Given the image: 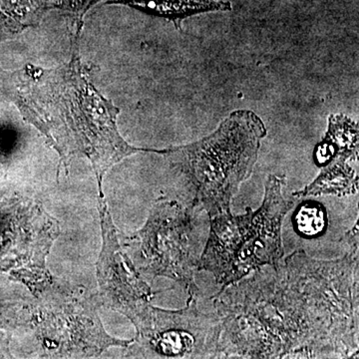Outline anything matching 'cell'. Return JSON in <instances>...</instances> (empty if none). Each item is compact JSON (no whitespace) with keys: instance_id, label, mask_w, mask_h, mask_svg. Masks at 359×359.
Here are the masks:
<instances>
[{"instance_id":"6da1fadb","label":"cell","mask_w":359,"mask_h":359,"mask_svg":"<svg viewBox=\"0 0 359 359\" xmlns=\"http://www.w3.org/2000/svg\"><path fill=\"white\" fill-rule=\"evenodd\" d=\"M212 299L219 358H348L358 346V248L335 261L295 250Z\"/></svg>"},{"instance_id":"7a4b0ae2","label":"cell","mask_w":359,"mask_h":359,"mask_svg":"<svg viewBox=\"0 0 359 359\" xmlns=\"http://www.w3.org/2000/svg\"><path fill=\"white\" fill-rule=\"evenodd\" d=\"M79 40L73 39L70 61L58 67L0 69V90L43 135L65 168L74 158L90 161L104 197V176L115 164L137 153L164 155L167 149L137 148L124 140L117 127L120 109L90 80L80 59Z\"/></svg>"},{"instance_id":"3957f363","label":"cell","mask_w":359,"mask_h":359,"mask_svg":"<svg viewBox=\"0 0 359 359\" xmlns=\"http://www.w3.org/2000/svg\"><path fill=\"white\" fill-rule=\"evenodd\" d=\"M268 130L250 110L231 112L209 136L167 149L166 156L192 187L193 204L210 219L230 215L231 201L256 166Z\"/></svg>"},{"instance_id":"277c9868","label":"cell","mask_w":359,"mask_h":359,"mask_svg":"<svg viewBox=\"0 0 359 359\" xmlns=\"http://www.w3.org/2000/svg\"><path fill=\"white\" fill-rule=\"evenodd\" d=\"M287 177L269 175L263 204L256 211L210 219L209 238L201 255L198 271L214 276L222 289L243 280L264 266L280 263L283 257V219L295 199L285 198Z\"/></svg>"},{"instance_id":"5b68a950","label":"cell","mask_w":359,"mask_h":359,"mask_svg":"<svg viewBox=\"0 0 359 359\" xmlns=\"http://www.w3.org/2000/svg\"><path fill=\"white\" fill-rule=\"evenodd\" d=\"M34 297L30 327L47 358H95L111 346L127 348L133 340L106 332L99 318V295L83 285L53 278Z\"/></svg>"},{"instance_id":"8992f818","label":"cell","mask_w":359,"mask_h":359,"mask_svg":"<svg viewBox=\"0 0 359 359\" xmlns=\"http://www.w3.org/2000/svg\"><path fill=\"white\" fill-rule=\"evenodd\" d=\"M174 201L160 199L151 210L145 226L125 238L127 249L134 250L132 259L137 271L153 276H165L183 285L189 297H200L195 283L200 261V231L197 212ZM122 243V242H121Z\"/></svg>"},{"instance_id":"52a82bcc","label":"cell","mask_w":359,"mask_h":359,"mask_svg":"<svg viewBox=\"0 0 359 359\" xmlns=\"http://www.w3.org/2000/svg\"><path fill=\"white\" fill-rule=\"evenodd\" d=\"M199 297H189L186 308L166 311L151 304L134 325L137 334L127 348L134 358H219V320L204 313Z\"/></svg>"},{"instance_id":"ba28073f","label":"cell","mask_w":359,"mask_h":359,"mask_svg":"<svg viewBox=\"0 0 359 359\" xmlns=\"http://www.w3.org/2000/svg\"><path fill=\"white\" fill-rule=\"evenodd\" d=\"M98 209L102 233V249L96 264L99 299L102 306L123 314L135 325L151 306L155 292L125 252L107 203L100 196Z\"/></svg>"},{"instance_id":"9c48e42d","label":"cell","mask_w":359,"mask_h":359,"mask_svg":"<svg viewBox=\"0 0 359 359\" xmlns=\"http://www.w3.org/2000/svg\"><path fill=\"white\" fill-rule=\"evenodd\" d=\"M105 4L127 6L147 15L164 18L173 22L180 32L186 18L233 9L230 1L222 0H108Z\"/></svg>"},{"instance_id":"30bf717a","label":"cell","mask_w":359,"mask_h":359,"mask_svg":"<svg viewBox=\"0 0 359 359\" xmlns=\"http://www.w3.org/2000/svg\"><path fill=\"white\" fill-rule=\"evenodd\" d=\"M358 156L341 153L332 156L320 175L313 183L302 191L292 194L295 198H306L311 196L353 195L358 191V175L351 163L358 161Z\"/></svg>"},{"instance_id":"8fae6325","label":"cell","mask_w":359,"mask_h":359,"mask_svg":"<svg viewBox=\"0 0 359 359\" xmlns=\"http://www.w3.org/2000/svg\"><path fill=\"white\" fill-rule=\"evenodd\" d=\"M358 124L344 114H332L325 139L314 150V162L325 166L330 158L339 153L358 155Z\"/></svg>"},{"instance_id":"7c38bea8","label":"cell","mask_w":359,"mask_h":359,"mask_svg":"<svg viewBox=\"0 0 359 359\" xmlns=\"http://www.w3.org/2000/svg\"><path fill=\"white\" fill-rule=\"evenodd\" d=\"M297 230L306 237H318L325 231L327 212L318 203H304L294 216Z\"/></svg>"},{"instance_id":"4fadbf2b","label":"cell","mask_w":359,"mask_h":359,"mask_svg":"<svg viewBox=\"0 0 359 359\" xmlns=\"http://www.w3.org/2000/svg\"><path fill=\"white\" fill-rule=\"evenodd\" d=\"M32 306H6L0 302V332H13L20 327H30Z\"/></svg>"},{"instance_id":"5bb4252c","label":"cell","mask_w":359,"mask_h":359,"mask_svg":"<svg viewBox=\"0 0 359 359\" xmlns=\"http://www.w3.org/2000/svg\"><path fill=\"white\" fill-rule=\"evenodd\" d=\"M100 1L101 0H63L61 11H65L69 15L71 27L73 29V39H80L85 15L91 7Z\"/></svg>"}]
</instances>
